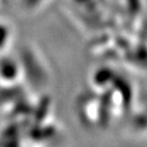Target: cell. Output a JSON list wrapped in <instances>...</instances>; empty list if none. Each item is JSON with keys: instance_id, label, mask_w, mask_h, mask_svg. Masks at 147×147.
<instances>
[{"instance_id": "7a4b0ae2", "label": "cell", "mask_w": 147, "mask_h": 147, "mask_svg": "<svg viewBox=\"0 0 147 147\" xmlns=\"http://www.w3.org/2000/svg\"><path fill=\"white\" fill-rule=\"evenodd\" d=\"M10 31L5 26V24H0V51L5 49L7 44L9 42Z\"/></svg>"}, {"instance_id": "6da1fadb", "label": "cell", "mask_w": 147, "mask_h": 147, "mask_svg": "<svg viewBox=\"0 0 147 147\" xmlns=\"http://www.w3.org/2000/svg\"><path fill=\"white\" fill-rule=\"evenodd\" d=\"M19 73V67L18 64L12 61H3L0 64V76L2 80H10L14 81Z\"/></svg>"}]
</instances>
